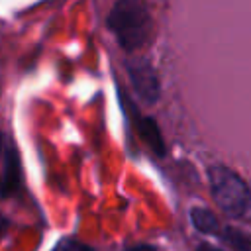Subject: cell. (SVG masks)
Here are the masks:
<instances>
[{"label": "cell", "instance_id": "7a4b0ae2", "mask_svg": "<svg viewBox=\"0 0 251 251\" xmlns=\"http://www.w3.org/2000/svg\"><path fill=\"white\" fill-rule=\"evenodd\" d=\"M208 178L214 202L220 210L233 218H247L251 212V188L247 182L226 165H212Z\"/></svg>", "mask_w": 251, "mask_h": 251}, {"label": "cell", "instance_id": "9c48e42d", "mask_svg": "<svg viewBox=\"0 0 251 251\" xmlns=\"http://www.w3.org/2000/svg\"><path fill=\"white\" fill-rule=\"evenodd\" d=\"M124 251H157V247H153V245H149V243H139V245L126 247Z\"/></svg>", "mask_w": 251, "mask_h": 251}, {"label": "cell", "instance_id": "3957f363", "mask_svg": "<svg viewBox=\"0 0 251 251\" xmlns=\"http://www.w3.org/2000/svg\"><path fill=\"white\" fill-rule=\"evenodd\" d=\"M126 69L135 94L145 104H155L161 98V80L155 67L143 57H133L126 61Z\"/></svg>", "mask_w": 251, "mask_h": 251}, {"label": "cell", "instance_id": "30bf717a", "mask_svg": "<svg viewBox=\"0 0 251 251\" xmlns=\"http://www.w3.org/2000/svg\"><path fill=\"white\" fill-rule=\"evenodd\" d=\"M194 251H224V249H220V247H214V245H210V243H200Z\"/></svg>", "mask_w": 251, "mask_h": 251}, {"label": "cell", "instance_id": "8992f818", "mask_svg": "<svg viewBox=\"0 0 251 251\" xmlns=\"http://www.w3.org/2000/svg\"><path fill=\"white\" fill-rule=\"evenodd\" d=\"M190 222H192V226H194L200 233H204V235H214V237H218L220 231H222V227H224V226L218 222V218H216L214 212H210V210H206V208H198V206H194V208L190 210Z\"/></svg>", "mask_w": 251, "mask_h": 251}, {"label": "cell", "instance_id": "277c9868", "mask_svg": "<svg viewBox=\"0 0 251 251\" xmlns=\"http://www.w3.org/2000/svg\"><path fill=\"white\" fill-rule=\"evenodd\" d=\"M127 108H129L131 124H133V127H135L139 139L147 145V149H149L153 155L163 157V155L167 153V147H165V139H163V135H161V129H159L157 122H155L153 118H149V116L139 114L131 104H127Z\"/></svg>", "mask_w": 251, "mask_h": 251}, {"label": "cell", "instance_id": "6da1fadb", "mask_svg": "<svg viewBox=\"0 0 251 251\" xmlns=\"http://www.w3.org/2000/svg\"><path fill=\"white\" fill-rule=\"evenodd\" d=\"M106 24L120 47L129 53L141 49L153 29L147 0H116Z\"/></svg>", "mask_w": 251, "mask_h": 251}, {"label": "cell", "instance_id": "ba28073f", "mask_svg": "<svg viewBox=\"0 0 251 251\" xmlns=\"http://www.w3.org/2000/svg\"><path fill=\"white\" fill-rule=\"evenodd\" d=\"M53 251H96V249L88 247L86 243H80V241H73V239H69V241H61Z\"/></svg>", "mask_w": 251, "mask_h": 251}, {"label": "cell", "instance_id": "5b68a950", "mask_svg": "<svg viewBox=\"0 0 251 251\" xmlns=\"http://www.w3.org/2000/svg\"><path fill=\"white\" fill-rule=\"evenodd\" d=\"M22 180V167L16 145L12 143L10 135H4V149H2V196L8 198L14 194Z\"/></svg>", "mask_w": 251, "mask_h": 251}, {"label": "cell", "instance_id": "52a82bcc", "mask_svg": "<svg viewBox=\"0 0 251 251\" xmlns=\"http://www.w3.org/2000/svg\"><path fill=\"white\" fill-rule=\"evenodd\" d=\"M218 237L224 239L227 245L235 247L237 251H251V235H247V233H243V231H239L235 227L224 226Z\"/></svg>", "mask_w": 251, "mask_h": 251}]
</instances>
